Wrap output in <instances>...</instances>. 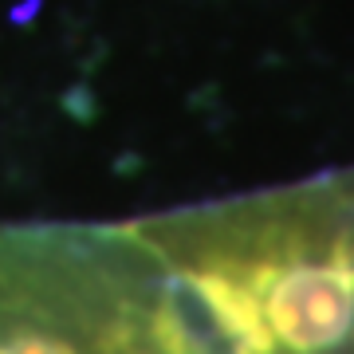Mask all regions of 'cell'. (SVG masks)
Listing matches in <instances>:
<instances>
[{
  "label": "cell",
  "instance_id": "7a4b0ae2",
  "mask_svg": "<svg viewBox=\"0 0 354 354\" xmlns=\"http://www.w3.org/2000/svg\"><path fill=\"white\" fill-rule=\"evenodd\" d=\"M0 354H228L138 225H0Z\"/></svg>",
  "mask_w": 354,
  "mask_h": 354
},
{
  "label": "cell",
  "instance_id": "6da1fadb",
  "mask_svg": "<svg viewBox=\"0 0 354 354\" xmlns=\"http://www.w3.org/2000/svg\"><path fill=\"white\" fill-rule=\"evenodd\" d=\"M228 354H354V181L146 221Z\"/></svg>",
  "mask_w": 354,
  "mask_h": 354
}]
</instances>
